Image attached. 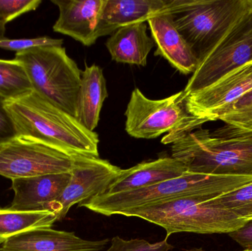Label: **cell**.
Segmentation results:
<instances>
[{"label":"cell","mask_w":252,"mask_h":251,"mask_svg":"<svg viewBox=\"0 0 252 251\" xmlns=\"http://www.w3.org/2000/svg\"><path fill=\"white\" fill-rule=\"evenodd\" d=\"M161 143L171 144L172 157L194 173L252 175V132L226 125L213 132L171 133Z\"/></svg>","instance_id":"6da1fadb"},{"label":"cell","mask_w":252,"mask_h":251,"mask_svg":"<svg viewBox=\"0 0 252 251\" xmlns=\"http://www.w3.org/2000/svg\"><path fill=\"white\" fill-rule=\"evenodd\" d=\"M5 106L17 137L38 140L70 157H99L97 133L89 131L76 118L36 91L7 100Z\"/></svg>","instance_id":"7a4b0ae2"},{"label":"cell","mask_w":252,"mask_h":251,"mask_svg":"<svg viewBox=\"0 0 252 251\" xmlns=\"http://www.w3.org/2000/svg\"><path fill=\"white\" fill-rule=\"evenodd\" d=\"M252 182V175H224L187 172L182 176L146 188L126 193L100 195L83 204L105 216L126 212L184 197L215 198Z\"/></svg>","instance_id":"3957f363"},{"label":"cell","mask_w":252,"mask_h":251,"mask_svg":"<svg viewBox=\"0 0 252 251\" xmlns=\"http://www.w3.org/2000/svg\"><path fill=\"white\" fill-rule=\"evenodd\" d=\"M164 9L199 61L252 10V0H166Z\"/></svg>","instance_id":"277c9868"},{"label":"cell","mask_w":252,"mask_h":251,"mask_svg":"<svg viewBox=\"0 0 252 251\" xmlns=\"http://www.w3.org/2000/svg\"><path fill=\"white\" fill-rule=\"evenodd\" d=\"M213 199V198H212ZM205 197H184L139 208L123 216L136 217L165 230L167 237L177 233L229 234L247 222Z\"/></svg>","instance_id":"5b68a950"},{"label":"cell","mask_w":252,"mask_h":251,"mask_svg":"<svg viewBox=\"0 0 252 251\" xmlns=\"http://www.w3.org/2000/svg\"><path fill=\"white\" fill-rule=\"evenodd\" d=\"M33 91L76 118L82 72L63 47H38L16 53Z\"/></svg>","instance_id":"8992f818"},{"label":"cell","mask_w":252,"mask_h":251,"mask_svg":"<svg viewBox=\"0 0 252 251\" xmlns=\"http://www.w3.org/2000/svg\"><path fill=\"white\" fill-rule=\"evenodd\" d=\"M125 116L127 134L145 139L157 138L165 133L194 131L207 122L188 113L183 91L161 100H151L135 88Z\"/></svg>","instance_id":"52a82bcc"},{"label":"cell","mask_w":252,"mask_h":251,"mask_svg":"<svg viewBox=\"0 0 252 251\" xmlns=\"http://www.w3.org/2000/svg\"><path fill=\"white\" fill-rule=\"evenodd\" d=\"M252 62V10L239 19L198 61L183 90L185 97Z\"/></svg>","instance_id":"ba28073f"},{"label":"cell","mask_w":252,"mask_h":251,"mask_svg":"<svg viewBox=\"0 0 252 251\" xmlns=\"http://www.w3.org/2000/svg\"><path fill=\"white\" fill-rule=\"evenodd\" d=\"M72 164V157L28 137H16L0 148V175L10 180L70 172Z\"/></svg>","instance_id":"9c48e42d"},{"label":"cell","mask_w":252,"mask_h":251,"mask_svg":"<svg viewBox=\"0 0 252 251\" xmlns=\"http://www.w3.org/2000/svg\"><path fill=\"white\" fill-rule=\"evenodd\" d=\"M71 178L62 195L50 204L49 210L62 221L72 206L83 204L96 196L105 194L124 169L100 157H72Z\"/></svg>","instance_id":"30bf717a"},{"label":"cell","mask_w":252,"mask_h":251,"mask_svg":"<svg viewBox=\"0 0 252 251\" xmlns=\"http://www.w3.org/2000/svg\"><path fill=\"white\" fill-rule=\"evenodd\" d=\"M252 89V62L222 77L214 84L185 97L188 113L207 121L219 120L231 105Z\"/></svg>","instance_id":"8fae6325"},{"label":"cell","mask_w":252,"mask_h":251,"mask_svg":"<svg viewBox=\"0 0 252 251\" xmlns=\"http://www.w3.org/2000/svg\"><path fill=\"white\" fill-rule=\"evenodd\" d=\"M59 9L53 30L68 35L87 47L116 29L103 21L106 0H52Z\"/></svg>","instance_id":"7c38bea8"},{"label":"cell","mask_w":252,"mask_h":251,"mask_svg":"<svg viewBox=\"0 0 252 251\" xmlns=\"http://www.w3.org/2000/svg\"><path fill=\"white\" fill-rule=\"evenodd\" d=\"M108 239L91 241L74 232L38 228L14 236L1 244L0 251H103Z\"/></svg>","instance_id":"4fadbf2b"},{"label":"cell","mask_w":252,"mask_h":251,"mask_svg":"<svg viewBox=\"0 0 252 251\" xmlns=\"http://www.w3.org/2000/svg\"><path fill=\"white\" fill-rule=\"evenodd\" d=\"M157 46L154 56H161L184 75L193 73L198 64L196 56L176 29L164 9L147 21Z\"/></svg>","instance_id":"5bb4252c"},{"label":"cell","mask_w":252,"mask_h":251,"mask_svg":"<svg viewBox=\"0 0 252 251\" xmlns=\"http://www.w3.org/2000/svg\"><path fill=\"white\" fill-rule=\"evenodd\" d=\"M70 172L48 174L11 180L14 197L10 207L15 210H49L70 181Z\"/></svg>","instance_id":"9a60e30c"},{"label":"cell","mask_w":252,"mask_h":251,"mask_svg":"<svg viewBox=\"0 0 252 251\" xmlns=\"http://www.w3.org/2000/svg\"><path fill=\"white\" fill-rule=\"evenodd\" d=\"M187 172V168L173 157L143 162L133 167L124 169L121 175L111 184L106 193L115 194L146 188L182 176Z\"/></svg>","instance_id":"2e32d148"},{"label":"cell","mask_w":252,"mask_h":251,"mask_svg":"<svg viewBox=\"0 0 252 251\" xmlns=\"http://www.w3.org/2000/svg\"><path fill=\"white\" fill-rule=\"evenodd\" d=\"M147 29L148 24L145 22L117 29L106 43L112 60L118 63L146 66L148 55L155 46Z\"/></svg>","instance_id":"e0dca14e"},{"label":"cell","mask_w":252,"mask_h":251,"mask_svg":"<svg viewBox=\"0 0 252 251\" xmlns=\"http://www.w3.org/2000/svg\"><path fill=\"white\" fill-rule=\"evenodd\" d=\"M106 81L100 66L86 64L82 72L81 87L77 103L76 119L90 131L98 125L100 112L107 98Z\"/></svg>","instance_id":"ac0fdd59"},{"label":"cell","mask_w":252,"mask_h":251,"mask_svg":"<svg viewBox=\"0 0 252 251\" xmlns=\"http://www.w3.org/2000/svg\"><path fill=\"white\" fill-rule=\"evenodd\" d=\"M166 0H106L103 19L115 29L147 21L165 7Z\"/></svg>","instance_id":"d6986e66"},{"label":"cell","mask_w":252,"mask_h":251,"mask_svg":"<svg viewBox=\"0 0 252 251\" xmlns=\"http://www.w3.org/2000/svg\"><path fill=\"white\" fill-rule=\"evenodd\" d=\"M58 221L50 210L21 211L0 208V245L22 233L38 228H51Z\"/></svg>","instance_id":"ffe728a7"},{"label":"cell","mask_w":252,"mask_h":251,"mask_svg":"<svg viewBox=\"0 0 252 251\" xmlns=\"http://www.w3.org/2000/svg\"><path fill=\"white\" fill-rule=\"evenodd\" d=\"M23 65L16 59H0V96L6 100L19 98L32 91Z\"/></svg>","instance_id":"44dd1931"},{"label":"cell","mask_w":252,"mask_h":251,"mask_svg":"<svg viewBox=\"0 0 252 251\" xmlns=\"http://www.w3.org/2000/svg\"><path fill=\"white\" fill-rule=\"evenodd\" d=\"M212 200L238 218L247 221L252 220V182Z\"/></svg>","instance_id":"7402d4cb"},{"label":"cell","mask_w":252,"mask_h":251,"mask_svg":"<svg viewBox=\"0 0 252 251\" xmlns=\"http://www.w3.org/2000/svg\"><path fill=\"white\" fill-rule=\"evenodd\" d=\"M219 120L228 125L252 132V89L228 107Z\"/></svg>","instance_id":"603a6c76"},{"label":"cell","mask_w":252,"mask_h":251,"mask_svg":"<svg viewBox=\"0 0 252 251\" xmlns=\"http://www.w3.org/2000/svg\"><path fill=\"white\" fill-rule=\"evenodd\" d=\"M173 249L167 239L158 243H150L143 239L126 240L115 237L111 242V246L106 251H170Z\"/></svg>","instance_id":"cb8c5ba5"},{"label":"cell","mask_w":252,"mask_h":251,"mask_svg":"<svg viewBox=\"0 0 252 251\" xmlns=\"http://www.w3.org/2000/svg\"><path fill=\"white\" fill-rule=\"evenodd\" d=\"M63 39L50 38V37H39L35 38H19L10 39L2 37L0 38V49L16 51V53L38 47H62Z\"/></svg>","instance_id":"d4e9b609"},{"label":"cell","mask_w":252,"mask_h":251,"mask_svg":"<svg viewBox=\"0 0 252 251\" xmlns=\"http://www.w3.org/2000/svg\"><path fill=\"white\" fill-rule=\"evenodd\" d=\"M41 0H0V22L10 21L28 12L36 10Z\"/></svg>","instance_id":"484cf974"},{"label":"cell","mask_w":252,"mask_h":251,"mask_svg":"<svg viewBox=\"0 0 252 251\" xmlns=\"http://www.w3.org/2000/svg\"><path fill=\"white\" fill-rule=\"evenodd\" d=\"M6 100L0 96V148L17 137L13 119L6 109Z\"/></svg>","instance_id":"4316f807"},{"label":"cell","mask_w":252,"mask_h":251,"mask_svg":"<svg viewBox=\"0 0 252 251\" xmlns=\"http://www.w3.org/2000/svg\"><path fill=\"white\" fill-rule=\"evenodd\" d=\"M228 234L230 238L236 242L243 249L252 250V220L247 221L236 231Z\"/></svg>","instance_id":"83f0119b"},{"label":"cell","mask_w":252,"mask_h":251,"mask_svg":"<svg viewBox=\"0 0 252 251\" xmlns=\"http://www.w3.org/2000/svg\"><path fill=\"white\" fill-rule=\"evenodd\" d=\"M5 26L6 25L3 22H0V38L4 37V32H5Z\"/></svg>","instance_id":"f1b7e54d"},{"label":"cell","mask_w":252,"mask_h":251,"mask_svg":"<svg viewBox=\"0 0 252 251\" xmlns=\"http://www.w3.org/2000/svg\"><path fill=\"white\" fill-rule=\"evenodd\" d=\"M187 251H207L204 250L203 249H197V248H194V249H189V250H188ZM252 251V250H247V249H244V251Z\"/></svg>","instance_id":"f546056e"}]
</instances>
